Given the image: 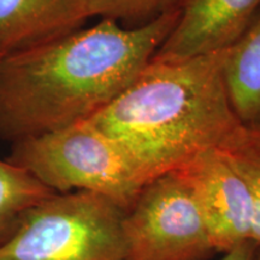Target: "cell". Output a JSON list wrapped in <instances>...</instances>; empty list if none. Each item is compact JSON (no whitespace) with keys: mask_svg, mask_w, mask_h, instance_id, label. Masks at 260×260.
<instances>
[{"mask_svg":"<svg viewBox=\"0 0 260 260\" xmlns=\"http://www.w3.org/2000/svg\"><path fill=\"white\" fill-rule=\"evenodd\" d=\"M178 14L175 6L135 28L102 18L0 58V139L15 144L88 121L149 63Z\"/></svg>","mask_w":260,"mask_h":260,"instance_id":"6da1fadb","label":"cell"},{"mask_svg":"<svg viewBox=\"0 0 260 260\" xmlns=\"http://www.w3.org/2000/svg\"><path fill=\"white\" fill-rule=\"evenodd\" d=\"M225 52L153 61L90 125L115 140L151 182L200 152L217 148L242 124L228 94Z\"/></svg>","mask_w":260,"mask_h":260,"instance_id":"7a4b0ae2","label":"cell"},{"mask_svg":"<svg viewBox=\"0 0 260 260\" xmlns=\"http://www.w3.org/2000/svg\"><path fill=\"white\" fill-rule=\"evenodd\" d=\"M6 160L56 193L92 191L125 211L149 182L121 145L88 122L11 144Z\"/></svg>","mask_w":260,"mask_h":260,"instance_id":"3957f363","label":"cell"},{"mask_svg":"<svg viewBox=\"0 0 260 260\" xmlns=\"http://www.w3.org/2000/svg\"><path fill=\"white\" fill-rule=\"evenodd\" d=\"M125 210L86 190L54 193L22 214L0 260H130Z\"/></svg>","mask_w":260,"mask_h":260,"instance_id":"277c9868","label":"cell"},{"mask_svg":"<svg viewBox=\"0 0 260 260\" xmlns=\"http://www.w3.org/2000/svg\"><path fill=\"white\" fill-rule=\"evenodd\" d=\"M130 260H203L214 249L193 191L177 170L142 188L123 219Z\"/></svg>","mask_w":260,"mask_h":260,"instance_id":"5b68a950","label":"cell"},{"mask_svg":"<svg viewBox=\"0 0 260 260\" xmlns=\"http://www.w3.org/2000/svg\"><path fill=\"white\" fill-rule=\"evenodd\" d=\"M176 170L193 191L214 251L253 240L248 187L219 148L200 152Z\"/></svg>","mask_w":260,"mask_h":260,"instance_id":"8992f818","label":"cell"},{"mask_svg":"<svg viewBox=\"0 0 260 260\" xmlns=\"http://www.w3.org/2000/svg\"><path fill=\"white\" fill-rule=\"evenodd\" d=\"M172 30L151 60L177 61L226 51L260 10V0H181Z\"/></svg>","mask_w":260,"mask_h":260,"instance_id":"52a82bcc","label":"cell"},{"mask_svg":"<svg viewBox=\"0 0 260 260\" xmlns=\"http://www.w3.org/2000/svg\"><path fill=\"white\" fill-rule=\"evenodd\" d=\"M76 29L70 0H0V58Z\"/></svg>","mask_w":260,"mask_h":260,"instance_id":"ba28073f","label":"cell"},{"mask_svg":"<svg viewBox=\"0 0 260 260\" xmlns=\"http://www.w3.org/2000/svg\"><path fill=\"white\" fill-rule=\"evenodd\" d=\"M224 77L240 122L260 125V10L241 38L226 50Z\"/></svg>","mask_w":260,"mask_h":260,"instance_id":"9c48e42d","label":"cell"},{"mask_svg":"<svg viewBox=\"0 0 260 260\" xmlns=\"http://www.w3.org/2000/svg\"><path fill=\"white\" fill-rule=\"evenodd\" d=\"M54 193L28 171L0 159V245L9 239L29 207Z\"/></svg>","mask_w":260,"mask_h":260,"instance_id":"30bf717a","label":"cell"},{"mask_svg":"<svg viewBox=\"0 0 260 260\" xmlns=\"http://www.w3.org/2000/svg\"><path fill=\"white\" fill-rule=\"evenodd\" d=\"M241 175L252 200V236L260 247V125L241 124L219 146Z\"/></svg>","mask_w":260,"mask_h":260,"instance_id":"8fae6325","label":"cell"},{"mask_svg":"<svg viewBox=\"0 0 260 260\" xmlns=\"http://www.w3.org/2000/svg\"><path fill=\"white\" fill-rule=\"evenodd\" d=\"M181 0H70V15L74 24L80 25L87 18L152 19L169 9L180 5Z\"/></svg>","mask_w":260,"mask_h":260,"instance_id":"7c38bea8","label":"cell"},{"mask_svg":"<svg viewBox=\"0 0 260 260\" xmlns=\"http://www.w3.org/2000/svg\"><path fill=\"white\" fill-rule=\"evenodd\" d=\"M258 248L259 245L254 240H247L224 253V255L219 260H253Z\"/></svg>","mask_w":260,"mask_h":260,"instance_id":"4fadbf2b","label":"cell"},{"mask_svg":"<svg viewBox=\"0 0 260 260\" xmlns=\"http://www.w3.org/2000/svg\"><path fill=\"white\" fill-rule=\"evenodd\" d=\"M253 260H260V247L258 248V251H256L255 256H254V259H253Z\"/></svg>","mask_w":260,"mask_h":260,"instance_id":"5bb4252c","label":"cell"}]
</instances>
